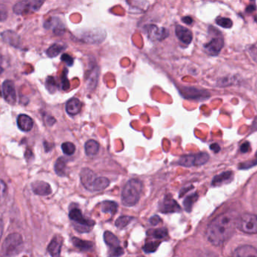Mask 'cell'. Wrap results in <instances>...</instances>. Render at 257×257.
I'll return each instance as SVG.
<instances>
[{
	"instance_id": "6da1fadb",
	"label": "cell",
	"mask_w": 257,
	"mask_h": 257,
	"mask_svg": "<svg viewBox=\"0 0 257 257\" xmlns=\"http://www.w3.org/2000/svg\"><path fill=\"white\" fill-rule=\"evenodd\" d=\"M238 217L234 213H225L214 219L206 231L208 241L214 245H220L232 237L237 227Z\"/></svg>"
},
{
	"instance_id": "7a4b0ae2",
	"label": "cell",
	"mask_w": 257,
	"mask_h": 257,
	"mask_svg": "<svg viewBox=\"0 0 257 257\" xmlns=\"http://www.w3.org/2000/svg\"><path fill=\"white\" fill-rule=\"evenodd\" d=\"M143 184L139 180H130L124 186L122 192L121 200L123 205L126 207L134 206L140 199Z\"/></svg>"
},
{
	"instance_id": "3957f363",
	"label": "cell",
	"mask_w": 257,
	"mask_h": 257,
	"mask_svg": "<svg viewBox=\"0 0 257 257\" xmlns=\"http://www.w3.org/2000/svg\"><path fill=\"white\" fill-rule=\"evenodd\" d=\"M69 218L75 223V228L80 232H88L95 225L93 220L85 218L78 208H72L69 211Z\"/></svg>"
},
{
	"instance_id": "277c9868",
	"label": "cell",
	"mask_w": 257,
	"mask_h": 257,
	"mask_svg": "<svg viewBox=\"0 0 257 257\" xmlns=\"http://www.w3.org/2000/svg\"><path fill=\"white\" fill-rule=\"evenodd\" d=\"M237 228L247 234H257L256 214H243L238 217Z\"/></svg>"
},
{
	"instance_id": "5b68a950",
	"label": "cell",
	"mask_w": 257,
	"mask_h": 257,
	"mask_svg": "<svg viewBox=\"0 0 257 257\" xmlns=\"http://www.w3.org/2000/svg\"><path fill=\"white\" fill-rule=\"evenodd\" d=\"M209 160V155L206 152L183 155L178 160V164L184 167H193L205 164Z\"/></svg>"
},
{
	"instance_id": "8992f818",
	"label": "cell",
	"mask_w": 257,
	"mask_h": 257,
	"mask_svg": "<svg viewBox=\"0 0 257 257\" xmlns=\"http://www.w3.org/2000/svg\"><path fill=\"white\" fill-rule=\"evenodd\" d=\"M104 241L109 248V257H118L123 254V250L120 246V241L112 232H105L104 233Z\"/></svg>"
},
{
	"instance_id": "52a82bcc",
	"label": "cell",
	"mask_w": 257,
	"mask_h": 257,
	"mask_svg": "<svg viewBox=\"0 0 257 257\" xmlns=\"http://www.w3.org/2000/svg\"><path fill=\"white\" fill-rule=\"evenodd\" d=\"M44 2L42 1H22L17 3L14 7V12L18 15H26V14L35 12L40 9Z\"/></svg>"
},
{
	"instance_id": "ba28073f",
	"label": "cell",
	"mask_w": 257,
	"mask_h": 257,
	"mask_svg": "<svg viewBox=\"0 0 257 257\" xmlns=\"http://www.w3.org/2000/svg\"><path fill=\"white\" fill-rule=\"evenodd\" d=\"M147 34L151 41H162L169 36V31L164 27H159L154 24H150L146 27Z\"/></svg>"
},
{
	"instance_id": "9c48e42d",
	"label": "cell",
	"mask_w": 257,
	"mask_h": 257,
	"mask_svg": "<svg viewBox=\"0 0 257 257\" xmlns=\"http://www.w3.org/2000/svg\"><path fill=\"white\" fill-rule=\"evenodd\" d=\"M182 96L187 99L203 100L209 98V93L205 91L199 90L196 88L183 87L180 91Z\"/></svg>"
},
{
	"instance_id": "30bf717a",
	"label": "cell",
	"mask_w": 257,
	"mask_h": 257,
	"mask_svg": "<svg viewBox=\"0 0 257 257\" xmlns=\"http://www.w3.org/2000/svg\"><path fill=\"white\" fill-rule=\"evenodd\" d=\"M224 42L221 36H217L211 39L208 43L204 45V49L207 54L211 56L217 55L223 48Z\"/></svg>"
},
{
	"instance_id": "8fae6325",
	"label": "cell",
	"mask_w": 257,
	"mask_h": 257,
	"mask_svg": "<svg viewBox=\"0 0 257 257\" xmlns=\"http://www.w3.org/2000/svg\"><path fill=\"white\" fill-rule=\"evenodd\" d=\"M99 67L97 65L93 64L90 69L87 71V75L86 77V84L89 92H93L97 85L99 80Z\"/></svg>"
},
{
	"instance_id": "7c38bea8",
	"label": "cell",
	"mask_w": 257,
	"mask_h": 257,
	"mask_svg": "<svg viewBox=\"0 0 257 257\" xmlns=\"http://www.w3.org/2000/svg\"><path fill=\"white\" fill-rule=\"evenodd\" d=\"M3 90L5 100L9 104H15L16 102L17 95L14 83L10 80H6L3 83Z\"/></svg>"
},
{
	"instance_id": "4fadbf2b",
	"label": "cell",
	"mask_w": 257,
	"mask_h": 257,
	"mask_svg": "<svg viewBox=\"0 0 257 257\" xmlns=\"http://www.w3.org/2000/svg\"><path fill=\"white\" fill-rule=\"evenodd\" d=\"M80 177H81V184L83 186L89 191H91L93 184L97 178L94 172L90 169L84 168L81 170Z\"/></svg>"
},
{
	"instance_id": "5bb4252c",
	"label": "cell",
	"mask_w": 257,
	"mask_h": 257,
	"mask_svg": "<svg viewBox=\"0 0 257 257\" xmlns=\"http://www.w3.org/2000/svg\"><path fill=\"white\" fill-rule=\"evenodd\" d=\"M160 211L165 214L180 212L181 208L178 204L172 199V196H167L163 199V202L160 205Z\"/></svg>"
},
{
	"instance_id": "9a60e30c",
	"label": "cell",
	"mask_w": 257,
	"mask_h": 257,
	"mask_svg": "<svg viewBox=\"0 0 257 257\" xmlns=\"http://www.w3.org/2000/svg\"><path fill=\"white\" fill-rule=\"evenodd\" d=\"M175 35L178 39L185 45H190L193 40V33L189 29L181 25H177L175 27Z\"/></svg>"
},
{
	"instance_id": "2e32d148",
	"label": "cell",
	"mask_w": 257,
	"mask_h": 257,
	"mask_svg": "<svg viewBox=\"0 0 257 257\" xmlns=\"http://www.w3.org/2000/svg\"><path fill=\"white\" fill-rule=\"evenodd\" d=\"M100 30H92V31L86 32L82 35L81 39L87 43H100L105 38V32L101 33Z\"/></svg>"
},
{
	"instance_id": "e0dca14e",
	"label": "cell",
	"mask_w": 257,
	"mask_h": 257,
	"mask_svg": "<svg viewBox=\"0 0 257 257\" xmlns=\"http://www.w3.org/2000/svg\"><path fill=\"white\" fill-rule=\"evenodd\" d=\"M232 257H257V249L250 245L241 246L235 249Z\"/></svg>"
},
{
	"instance_id": "ac0fdd59",
	"label": "cell",
	"mask_w": 257,
	"mask_h": 257,
	"mask_svg": "<svg viewBox=\"0 0 257 257\" xmlns=\"http://www.w3.org/2000/svg\"><path fill=\"white\" fill-rule=\"evenodd\" d=\"M33 192L39 196H48L51 193L49 184L43 181H37L32 184Z\"/></svg>"
},
{
	"instance_id": "d6986e66",
	"label": "cell",
	"mask_w": 257,
	"mask_h": 257,
	"mask_svg": "<svg viewBox=\"0 0 257 257\" xmlns=\"http://www.w3.org/2000/svg\"><path fill=\"white\" fill-rule=\"evenodd\" d=\"M62 244H63V241H62V238L60 237L56 236L53 238L48 247V252H49L51 256L60 257Z\"/></svg>"
},
{
	"instance_id": "ffe728a7",
	"label": "cell",
	"mask_w": 257,
	"mask_h": 257,
	"mask_svg": "<svg viewBox=\"0 0 257 257\" xmlns=\"http://www.w3.org/2000/svg\"><path fill=\"white\" fill-rule=\"evenodd\" d=\"M81 110V103L78 98H71L66 103V110L70 116L78 114Z\"/></svg>"
},
{
	"instance_id": "44dd1931",
	"label": "cell",
	"mask_w": 257,
	"mask_h": 257,
	"mask_svg": "<svg viewBox=\"0 0 257 257\" xmlns=\"http://www.w3.org/2000/svg\"><path fill=\"white\" fill-rule=\"evenodd\" d=\"M18 127L23 131H31L33 127V121L30 116L27 115L21 114L18 116L17 121Z\"/></svg>"
},
{
	"instance_id": "7402d4cb",
	"label": "cell",
	"mask_w": 257,
	"mask_h": 257,
	"mask_svg": "<svg viewBox=\"0 0 257 257\" xmlns=\"http://www.w3.org/2000/svg\"><path fill=\"white\" fill-rule=\"evenodd\" d=\"M85 153L87 156H94L97 155L99 150V144L94 140H90L85 143L84 146Z\"/></svg>"
},
{
	"instance_id": "603a6c76",
	"label": "cell",
	"mask_w": 257,
	"mask_h": 257,
	"mask_svg": "<svg viewBox=\"0 0 257 257\" xmlns=\"http://www.w3.org/2000/svg\"><path fill=\"white\" fill-rule=\"evenodd\" d=\"M110 181L108 178L100 177L96 178V181L92 187L91 192H99L105 190L109 186Z\"/></svg>"
},
{
	"instance_id": "cb8c5ba5",
	"label": "cell",
	"mask_w": 257,
	"mask_h": 257,
	"mask_svg": "<svg viewBox=\"0 0 257 257\" xmlns=\"http://www.w3.org/2000/svg\"><path fill=\"white\" fill-rule=\"evenodd\" d=\"M72 241L74 246L81 251H89L93 249V244L90 241H83L78 238H72Z\"/></svg>"
},
{
	"instance_id": "d4e9b609",
	"label": "cell",
	"mask_w": 257,
	"mask_h": 257,
	"mask_svg": "<svg viewBox=\"0 0 257 257\" xmlns=\"http://www.w3.org/2000/svg\"><path fill=\"white\" fill-rule=\"evenodd\" d=\"M147 235L149 238H154V239H164L168 237L167 229L165 228L157 229H150L147 232Z\"/></svg>"
},
{
	"instance_id": "484cf974",
	"label": "cell",
	"mask_w": 257,
	"mask_h": 257,
	"mask_svg": "<svg viewBox=\"0 0 257 257\" xmlns=\"http://www.w3.org/2000/svg\"><path fill=\"white\" fill-rule=\"evenodd\" d=\"M55 172L57 175L60 177H63L66 175V158L60 157L57 160L54 166Z\"/></svg>"
},
{
	"instance_id": "4316f807",
	"label": "cell",
	"mask_w": 257,
	"mask_h": 257,
	"mask_svg": "<svg viewBox=\"0 0 257 257\" xmlns=\"http://www.w3.org/2000/svg\"><path fill=\"white\" fill-rule=\"evenodd\" d=\"M65 49V46L60 44H54L51 45L48 50H47L46 53L49 57H57L58 54H60L63 50Z\"/></svg>"
},
{
	"instance_id": "83f0119b",
	"label": "cell",
	"mask_w": 257,
	"mask_h": 257,
	"mask_svg": "<svg viewBox=\"0 0 257 257\" xmlns=\"http://www.w3.org/2000/svg\"><path fill=\"white\" fill-rule=\"evenodd\" d=\"M102 211L103 213H111L114 214L117 211V205L114 202L106 201L102 203Z\"/></svg>"
},
{
	"instance_id": "f1b7e54d",
	"label": "cell",
	"mask_w": 257,
	"mask_h": 257,
	"mask_svg": "<svg viewBox=\"0 0 257 257\" xmlns=\"http://www.w3.org/2000/svg\"><path fill=\"white\" fill-rule=\"evenodd\" d=\"M133 220V217L123 216V217H120L117 219L115 225L119 229H123V228L126 227Z\"/></svg>"
},
{
	"instance_id": "f546056e",
	"label": "cell",
	"mask_w": 257,
	"mask_h": 257,
	"mask_svg": "<svg viewBox=\"0 0 257 257\" xmlns=\"http://www.w3.org/2000/svg\"><path fill=\"white\" fill-rule=\"evenodd\" d=\"M63 153L67 155H72L75 152V146L71 142H65L62 144Z\"/></svg>"
},
{
	"instance_id": "4dcf8cb0",
	"label": "cell",
	"mask_w": 257,
	"mask_h": 257,
	"mask_svg": "<svg viewBox=\"0 0 257 257\" xmlns=\"http://www.w3.org/2000/svg\"><path fill=\"white\" fill-rule=\"evenodd\" d=\"M160 244V242H157V241H150V242H146L143 249L145 253H152V252H155L157 250Z\"/></svg>"
},
{
	"instance_id": "1f68e13d",
	"label": "cell",
	"mask_w": 257,
	"mask_h": 257,
	"mask_svg": "<svg viewBox=\"0 0 257 257\" xmlns=\"http://www.w3.org/2000/svg\"><path fill=\"white\" fill-rule=\"evenodd\" d=\"M197 198V195L193 194L192 195V196H188V197L184 200V207H185L186 211H188V212L191 211L192 206H193V203L196 202Z\"/></svg>"
},
{
	"instance_id": "d6a6232c",
	"label": "cell",
	"mask_w": 257,
	"mask_h": 257,
	"mask_svg": "<svg viewBox=\"0 0 257 257\" xmlns=\"http://www.w3.org/2000/svg\"><path fill=\"white\" fill-rule=\"evenodd\" d=\"M8 188L4 181L0 180V205H3L7 196Z\"/></svg>"
},
{
	"instance_id": "836d02e7",
	"label": "cell",
	"mask_w": 257,
	"mask_h": 257,
	"mask_svg": "<svg viewBox=\"0 0 257 257\" xmlns=\"http://www.w3.org/2000/svg\"><path fill=\"white\" fill-rule=\"evenodd\" d=\"M216 23L223 28H231L232 27V20L226 18H217Z\"/></svg>"
},
{
	"instance_id": "e575fe53",
	"label": "cell",
	"mask_w": 257,
	"mask_h": 257,
	"mask_svg": "<svg viewBox=\"0 0 257 257\" xmlns=\"http://www.w3.org/2000/svg\"><path fill=\"white\" fill-rule=\"evenodd\" d=\"M231 175H232V174L229 173V172H226V173H223V175H220V176L216 177L215 178H214V181H213V184H220V183H221L222 180H224L225 178L226 179H229V178H231Z\"/></svg>"
},
{
	"instance_id": "d590c367",
	"label": "cell",
	"mask_w": 257,
	"mask_h": 257,
	"mask_svg": "<svg viewBox=\"0 0 257 257\" xmlns=\"http://www.w3.org/2000/svg\"><path fill=\"white\" fill-rule=\"evenodd\" d=\"M64 71V73H63V77H62V89L66 91L69 89L70 84H69V81L67 78V70L65 69Z\"/></svg>"
},
{
	"instance_id": "8d00e7d4",
	"label": "cell",
	"mask_w": 257,
	"mask_h": 257,
	"mask_svg": "<svg viewBox=\"0 0 257 257\" xmlns=\"http://www.w3.org/2000/svg\"><path fill=\"white\" fill-rule=\"evenodd\" d=\"M46 84L47 89L49 90V92H53L56 90L57 84H56L55 81H54L53 77H48V79H47Z\"/></svg>"
},
{
	"instance_id": "74e56055",
	"label": "cell",
	"mask_w": 257,
	"mask_h": 257,
	"mask_svg": "<svg viewBox=\"0 0 257 257\" xmlns=\"http://www.w3.org/2000/svg\"><path fill=\"white\" fill-rule=\"evenodd\" d=\"M61 60L67 64V66H72L74 63V59L67 54H63L61 57Z\"/></svg>"
},
{
	"instance_id": "f35d334b",
	"label": "cell",
	"mask_w": 257,
	"mask_h": 257,
	"mask_svg": "<svg viewBox=\"0 0 257 257\" xmlns=\"http://www.w3.org/2000/svg\"><path fill=\"white\" fill-rule=\"evenodd\" d=\"M8 17V10L4 5L0 4V21H5Z\"/></svg>"
},
{
	"instance_id": "ab89813d",
	"label": "cell",
	"mask_w": 257,
	"mask_h": 257,
	"mask_svg": "<svg viewBox=\"0 0 257 257\" xmlns=\"http://www.w3.org/2000/svg\"><path fill=\"white\" fill-rule=\"evenodd\" d=\"M160 222H161V219H160L159 216H154V217L150 219V223H151L153 226H157Z\"/></svg>"
},
{
	"instance_id": "60d3db41",
	"label": "cell",
	"mask_w": 257,
	"mask_h": 257,
	"mask_svg": "<svg viewBox=\"0 0 257 257\" xmlns=\"http://www.w3.org/2000/svg\"><path fill=\"white\" fill-rule=\"evenodd\" d=\"M250 149V144L249 143H245L241 146V150L242 152H247Z\"/></svg>"
},
{
	"instance_id": "b9f144b4",
	"label": "cell",
	"mask_w": 257,
	"mask_h": 257,
	"mask_svg": "<svg viewBox=\"0 0 257 257\" xmlns=\"http://www.w3.org/2000/svg\"><path fill=\"white\" fill-rule=\"evenodd\" d=\"M210 148H211V150L214 151V152H218L220 149V146H219V145L217 144V143L211 144V146H210Z\"/></svg>"
},
{
	"instance_id": "7bdbcfd3",
	"label": "cell",
	"mask_w": 257,
	"mask_h": 257,
	"mask_svg": "<svg viewBox=\"0 0 257 257\" xmlns=\"http://www.w3.org/2000/svg\"><path fill=\"white\" fill-rule=\"evenodd\" d=\"M182 21L184 23H185V24H191L192 23H193V19H192L191 17H184V18H182Z\"/></svg>"
},
{
	"instance_id": "ee69618b",
	"label": "cell",
	"mask_w": 257,
	"mask_h": 257,
	"mask_svg": "<svg viewBox=\"0 0 257 257\" xmlns=\"http://www.w3.org/2000/svg\"><path fill=\"white\" fill-rule=\"evenodd\" d=\"M3 223L1 220H0V239H1L2 235H3Z\"/></svg>"
},
{
	"instance_id": "f6af8a7d",
	"label": "cell",
	"mask_w": 257,
	"mask_h": 257,
	"mask_svg": "<svg viewBox=\"0 0 257 257\" xmlns=\"http://www.w3.org/2000/svg\"><path fill=\"white\" fill-rule=\"evenodd\" d=\"M253 55L255 56L254 59L257 61V49L256 50V52H253Z\"/></svg>"
},
{
	"instance_id": "bcb514c9",
	"label": "cell",
	"mask_w": 257,
	"mask_h": 257,
	"mask_svg": "<svg viewBox=\"0 0 257 257\" xmlns=\"http://www.w3.org/2000/svg\"><path fill=\"white\" fill-rule=\"evenodd\" d=\"M3 68H2L1 66H0V73H2V72H3Z\"/></svg>"
},
{
	"instance_id": "7dc6e473",
	"label": "cell",
	"mask_w": 257,
	"mask_h": 257,
	"mask_svg": "<svg viewBox=\"0 0 257 257\" xmlns=\"http://www.w3.org/2000/svg\"><path fill=\"white\" fill-rule=\"evenodd\" d=\"M0 96H1V91H0Z\"/></svg>"
},
{
	"instance_id": "c3c4849f",
	"label": "cell",
	"mask_w": 257,
	"mask_h": 257,
	"mask_svg": "<svg viewBox=\"0 0 257 257\" xmlns=\"http://www.w3.org/2000/svg\"><path fill=\"white\" fill-rule=\"evenodd\" d=\"M256 158H257V152H256Z\"/></svg>"
},
{
	"instance_id": "681fc988",
	"label": "cell",
	"mask_w": 257,
	"mask_h": 257,
	"mask_svg": "<svg viewBox=\"0 0 257 257\" xmlns=\"http://www.w3.org/2000/svg\"><path fill=\"white\" fill-rule=\"evenodd\" d=\"M141 257H143V256H141Z\"/></svg>"
}]
</instances>
